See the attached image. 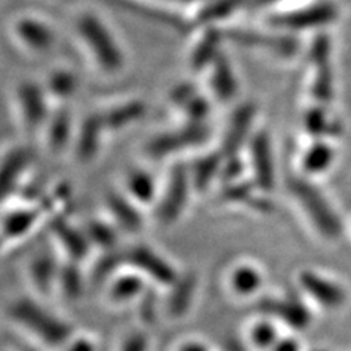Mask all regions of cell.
Segmentation results:
<instances>
[{
	"label": "cell",
	"instance_id": "6da1fadb",
	"mask_svg": "<svg viewBox=\"0 0 351 351\" xmlns=\"http://www.w3.org/2000/svg\"><path fill=\"white\" fill-rule=\"evenodd\" d=\"M285 189L306 223L325 241H337L344 234V223L335 205L319 188L316 180L306 178L299 171L287 173L284 178Z\"/></svg>",
	"mask_w": 351,
	"mask_h": 351
},
{
	"label": "cell",
	"instance_id": "7a4b0ae2",
	"mask_svg": "<svg viewBox=\"0 0 351 351\" xmlns=\"http://www.w3.org/2000/svg\"><path fill=\"white\" fill-rule=\"evenodd\" d=\"M75 36L97 72L116 76L125 71L126 51L103 16L91 10L80 14L75 19Z\"/></svg>",
	"mask_w": 351,
	"mask_h": 351
},
{
	"label": "cell",
	"instance_id": "3957f363",
	"mask_svg": "<svg viewBox=\"0 0 351 351\" xmlns=\"http://www.w3.org/2000/svg\"><path fill=\"white\" fill-rule=\"evenodd\" d=\"M8 316L22 331L50 350H63L76 334L72 324L32 298H19L8 307Z\"/></svg>",
	"mask_w": 351,
	"mask_h": 351
},
{
	"label": "cell",
	"instance_id": "277c9868",
	"mask_svg": "<svg viewBox=\"0 0 351 351\" xmlns=\"http://www.w3.org/2000/svg\"><path fill=\"white\" fill-rule=\"evenodd\" d=\"M193 193L188 162L179 160L173 162L166 180L161 184L158 201L154 206V217L161 227L174 226L186 213Z\"/></svg>",
	"mask_w": 351,
	"mask_h": 351
},
{
	"label": "cell",
	"instance_id": "5b68a950",
	"mask_svg": "<svg viewBox=\"0 0 351 351\" xmlns=\"http://www.w3.org/2000/svg\"><path fill=\"white\" fill-rule=\"evenodd\" d=\"M213 136L211 125H197L180 122V125L164 129L152 135L147 145L145 152L151 160L161 161L178 157L182 152L202 151Z\"/></svg>",
	"mask_w": 351,
	"mask_h": 351
},
{
	"label": "cell",
	"instance_id": "8992f818",
	"mask_svg": "<svg viewBox=\"0 0 351 351\" xmlns=\"http://www.w3.org/2000/svg\"><path fill=\"white\" fill-rule=\"evenodd\" d=\"M256 311L280 324L281 328L289 329L291 334L306 331L313 322L312 306L299 291L261 295Z\"/></svg>",
	"mask_w": 351,
	"mask_h": 351
},
{
	"label": "cell",
	"instance_id": "52a82bcc",
	"mask_svg": "<svg viewBox=\"0 0 351 351\" xmlns=\"http://www.w3.org/2000/svg\"><path fill=\"white\" fill-rule=\"evenodd\" d=\"M338 18V8L331 0H317V2L298 6L293 9L276 10L267 16L268 27L276 31L298 34L302 31L319 29L332 24Z\"/></svg>",
	"mask_w": 351,
	"mask_h": 351
},
{
	"label": "cell",
	"instance_id": "ba28073f",
	"mask_svg": "<svg viewBox=\"0 0 351 351\" xmlns=\"http://www.w3.org/2000/svg\"><path fill=\"white\" fill-rule=\"evenodd\" d=\"M295 285L311 306L324 312L341 311L350 298L341 281L313 268L300 269L295 276Z\"/></svg>",
	"mask_w": 351,
	"mask_h": 351
},
{
	"label": "cell",
	"instance_id": "9c48e42d",
	"mask_svg": "<svg viewBox=\"0 0 351 351\" xmlns=\"http://www.w3.org/2000/svg\"><path fill=\"white\" fill-rule=\"evenodd\" d=\"M123 259L126 268L138 271L149 284L164 290H169L182 274L166 255L147 243L123 249Z\"/></svg>",
	"mask_w": 351,
	"mask_h": 351
},
{
	"label": "cell",
	"instance_id": "30bf717a",
	"mask_svg": "<svg viewBox=\"0 0 351 351\" xmlns=\"http://www.w3.org/2000/svg\"><path fill=\"white\" fill-rule=\"evenodd\" d=\"M249 176L256 188L265 195H271L277 188L278 170L276 151L271 134L265 128H258L246 148Z\"/></svg>",
	"mask_w": 351,
	"mask_h": 351
},
{
	"label": "cell",
	"instance_id": "8fae6325",
	"mask_svg": "<svg viewBox=\"0 0 351 351\" xmlns=\"http://www.w3.org/2000/svg\"><path fill=\"white\" fill-rule=\"evenodd\" d=\"M15 104L21 122L28 132L44 130L53 112L46 86L34 81L21 82L15 91Z\"/></svg>",
	"mask_w": 351,
	"mask_h": 351
},
{
	"label": "cell",
	"instance_id": "7c38bea8",
	"mask_svg": "<svg viewBox=\"0 0 351 351\" xmlns=\"http://www.w3.org/2000/svg\"><path fill=\"white\" fill-rule=\"evenodd\" d=\"M258 108L254 103L239 104L230 114L218 148L226 157L245 154L252 136L258 130Z\"/></svg>",
	"mask_w": 351,
	"mask_h": 351
},
{
	"label": "cell",
	"instance_id": "4fadbf2b",
	"mask_svg": "<svg viewBox=\"0 0 351 351\" xmlns=\"http://www.w3.org/2000/svg\"><path fill=\"white\" fill-rule=\"evenodd\" d=\"M58 199L38 201L34 205L10 208L2 217V237L5 245H14L34 232L41 219L47 214H54Z\"/></svg>",
	"mask_w": 351,
	"mask_h": 351
},
{
	"label": "cell",
	"instance_id": "5bb4252c",
	"mask_svg": "<svg viewBox=\"0 0 351 351\" xmlns=\"http://www.w3.org/2000/svg\"><path fill=\"white\" fill-rule=\"evenodd\" d=\"M10 32L18 46L31 54H44L56 44V32L50 22L41 16L24 14L14 19Z\"/></svg>",
	"mask_w": 351,
	"mask_h": 351
},
{
	"label": "cell",
	"instance_id": "9a60e30c",
	"mask_svg": "<svg viewBox=\"0 0 351 351\" xmlns=\"http://www.w3.org/2000/svg\"><path fill=\"white\" fill-rule=\"evenodd\" d=\"M49 223L54 243L62 250L64 259L82 263L93 254L94 247L82 226H75L68 217L59 213H54Z\"/></svg>",
	"mask_w": 351,
	"mask_h": 351
},
{
	"label": "cell",
	"instance_id": "2e32d148",
	"mask_svg": "<svg viewBox=\"0 0 351 351\" xmlns=\"http://www.w3.org/2000/svg\"><path fill=\"white\" fill-rule=\"evenodd\" d=\"M206 81V93L214 101L232 103L240 91V82L232 60L223 51L202 73Z\"/></svg>",
	"mask_w": 351,
	"mask_h": 351
},
{
	"label": "cell",
	"instance_id": "e0dca14e",
	"mask_svg": "<svg viewBox=\"0 0 351 351\" xmlns=\"http://www.w3.org/2000/svg\"><path fill=\"white\" fill-rule=\"evenodd\" d=\"M62 261L50 249H41L29 259L27 276L31 287L41 298H50L54 291H58Z\"/></svg>",
	"mask_w": 351,
	"mask_h": 351
},
{
	"label": "cell",
	"instance_id": "ac0fdd59",
	"mask_svg": "<svg viewBox=\"0 0 351 351\" xmlns=\"http://www.w3.org/2000/svg\"><path fill=\"white\" fill-rule=\"evenodd\" d=\"M337 157L338 152L332 139H311L300 152L295 171L317 180L331 171Z\"/></svg>",
	"mask_w": 351,
	"mask_h": 351
},
{
	"label": "cell",
	"instance_id": "d6986e66",
	"mask_svg": "<svg viewBox=\"0 0 351 351\" xmlns=\"http://www.w3.org/2000/svg\"><path fill=\"white\" fill-rule=\"evenodd\" d=\"M149 285V281L138 271L123 268L106 284V299L114 307L136 304Z\"/></svg>",
	"mask_w": 351,
	"mask_h": 351
},
{
	"label": "cell",
	"instance_id": "ffe728a7",
	"mask_svg": "<svg viewBox=\"0 0 351 351\" xmlns=\"http://www.w3.org/2000/svg\"><path fill=\"white\" fill-rule=\"evenodd\" d=\"M226 156L217 148L202 149L188 162L191 182L195 195H205L215 183H219Z\"/></svg>",
	"mask_w": 351,
	"mask_h": 351
},
{
	"label": "cell",
	"instance_id": "44dd1931",
	"mask_svg": "<svg viewBox=\"0 0 351 351\" xmlns=\"http://www.w3.org/2000/svg\"><path fill=\"white\" fill-rule=\"evenodd\" d=\"M107 134L100 110L86 114L81 123L76 126L75 139H73V151L75 156L81 162L86 164L97 158L100 154L103 138Z\"/></svg>",
	"mask_w": 351,
	"mask_h": 351
},
{
	"label": "cell",
	"instance_id": "7402d4cb",
	"mask_svg": "<svg viewBox=\"0 0 351 351\" xmlns=\"http://www.w3.org/2000/svg\"><path fill=\"white\" fill-rule=\"evenodd\" d=\"M263 287H265V274L254 262H237L227 274V289L236 299H259Z\"/></svg>",
	"mask_w": 351,
	"mask_h": 351
},
{
	"label": "cell",
	"instance_id": "603a6c76",
	"mask_svg": "<svg viewBox=\"0 0 351 351\" xmlns=\"http://www.w3.org/2000/svg\"><path fill=\"white\" fill-rule=\"evenodd\" d=\"M104 206L108 218L117 226L120 232L138 233L144 228V210L136 205L123 191H112L106 195Z\"/></svg>",
	"mask_w": 351,
	"mask_h": 351
},
{
	"label": "cell",
	"instance_id": "cb8c5ba5",
	"mask_svg": "<svg viewBox=\"0 0 351 351\" xmlns=\"http://www.w3.org/2000/svg\"><path fill=\"white\" fill-rule=\"evenodd\" d=\"M199 289V280L193 271L182 272L164 298V311L173 321H180L192 311L196 293Z\"/></svg>",
	"mask_w": 351,
	"mask_h": 351
},
{
	"label": "cell",
	"instance_id": "d4e9b609",
	"mask_svg": "<svg viewBox=\"0 0 351 351\" xmlns=\"http://www.w3.org/2000/svg\"><path fill=\"white\" fill-rule=\"evenodd\" d=\"M123 192L142 210L156 206L161 192V184L156 174L145 167H132L125 176Z\"/></svg>",
	"mask_w": 351,
	"mask_h": 351
},
{
	"label": "cell",
	"instance_id": "484cf974",
	"mask_svg": "<svg viewBox=\"0 0 351 351\" xmlns=\"http://www.w3.org/2000/svg\"><path fill=\"white\" fill-rule=\"evenodd\" d=\"M243 9H247V0H202L193 15L192 27L223 28V24Z\"/></svg>",
	"mask_w": 351,
	"mask_h": 351
},
{
	"label": "cell",
	"instance_id": "4316f807",
	"mask_svg": "<svg viewBox=\"0 0 351 351\" xmlns=\"http://www.w3.org/2000/svg\"><path fill=\"white\" fill-rule=\"evenodd\" d=\"M31 164L29 151L22 147H12L3 154L2 169H0V188L3 199L15 195Z\"/></svg>",
	"mask_w": 351,
	"mask_h": 351
},
{
	"label": "cell",
	"instance_id": "83f0119b",
	"mask_svg": "<svg viewBox=\"0 0 351 351\" xmlns=\"http://www.w3.org/2000/svg\"><path fill=\"white\" fill-rule=\"evenodd\" d=\"M76 126L73 125L72 113L68 106H56L53 108L49 122L44 128L46 144L53 154L63 152L73 144Z\"/></svg>",
	"mask_w": 351,
	"mask_h": 351
},
{
	"label": "cell",
	"instance_id": "f1b7e54d",
	"mask_svg": "<svg viewBox=\"0 0 351 351\" xmlns=\"http://www.w3.org/2000/svg\"><path fill=\"white\" fill-rule=\"evenodd\" d=\"M103 122L108 132H120L130 128L144 119L147 113V104L139 98H130L100 110Z\"/></svg>",
	"mask_w": 351,
	"mask_h": 351
},
{
	"label": "cell",
	"instance_id": "f546056e",
	"mask_svg": "<svg viewBox=\"0 0 351 351\" xmlns=\"http://www.w3.org/2000/svg\"><path fill=\"white\" fill-rule=\"evenodd\" d=\"M303 128L311 139H332L339 135V122L329 114L328 106L312 104L303 114Z\"/></svg>",
	"mask_w": 351,
	"mask_h": 351
},
{
	"label": "cell",
	"instance_id": "4dcf8cb0",
	"mask_svg": "<svg viewBox=\"0 0 351 351\" xmlns=\"http://www.w3.org/2000/svg\"><path fill=\"white\" fill-rule=\"evenodd\" d=\"M282 328L271 317L259 315L246 329V339L254 351H271L282 337Z\"/></svg>",
	"mask_w": 351,
	"mask_h": 351
},
{
	"label": "cell",
	"instance_id": "1f68e13d",
	"mask_svg": "<svg viewBox=\"0 0 351 351\" xmlns=\"http://www.w3.org/2000/svg\"><path fill=\"white\" fill-rule=\"evenodd\" d=\"M311 63L313 66V76L309 86L312 101L317 106H329L335 97V84L331 60Z\"/></svg>",
	"mask_w": 351,
	"mask_h": 351
},
{
	"label": "cell",
	"instance_id": "d6a6232c",
	"mask_svg": "<svg viewBox=\"0 0 351 351\" xmlns=\"http://www.w3.org/2000/svg\"><path fill=\"white\" fill-rule=\"evenodd\" d=\"M82 227L93 247L100 250L101 254L119 249L120 230L110 218H91Z\"/></svg>",
	"mask_w": 351,
	"mask_h": 351
},
{
	"label": "cell",
	"instance_id": "836d02e7",
	"mask_svg": "<svg viewBox=\"0 0 351 351\" xmlns=\"http://www.w3.org/2000/svg\"><path fill=\"white\" fill-rule=\"evenodd\" d=\"M85 277L80 262L63 259L58 280V291L71 302L80 300L85 290Z\"/></svg>",
	"mask_w": 351,
	"mask_h": 351
},
{
	"label": "cell",
	"instance_id": "e575fe53",
	"mask_svg": "<svg viewBox=\"0 0 351 351\" xmlns=\"http://www.w3.org/2000/svg\"><path fill=\"white\" fill-rule=\"evenodd\" d=\"M78 78L69 69L54 71L44 84L50 100L56 101L58 106H68V101L78 91Z\"/></svg>",
	"mask_w": 351,
	"mask_h": 351
},
{
	"label": "cell",
	"instance_id": "d590c367",
	"mask_svg": "<svg viewBox=\"0 0 351 351\" xmlns=\"http://www.w3.org/2000/svg\"><path fill=\"white\" fill-rule=\"evenodd\" d=\"M156 285H149V289L142 295L141 300L136 303V311L141 322L144 325H151L157 321L158 316V293Z\"/></svg>",
	"mask_w": 351,
	"mask_h": 351
},
{
	"label": "cell",
	"instance_id": "8d00e7d4",
	"mask_svg": "<svg viewBox=\"0 0 351 351\" xmlns=\"http://www.w3.org/2000/svg\"><path fill=\"white\" fill-rule=\"evenodd\" d=\"M151 339L144 328L132 329L125 335L117 351H149Z\"/></svg>",
	"mask_w": 351,
	"mask_h": 351
},
{
	"label": "cell",
	"instance_id": "74e56055",
	"mask_svg": "<svg viewBox=\"0 0 351 351\" xmlns=\"http://www.w3.org/2000/svg\"><path fill=\"white\" fill-rule=\"evenodd\" d=\"M62 351H97V344L90 335L75 334Z\"/></svg>",
	"mask_w": 351,
	"mask_h": 351
},
{
	"label": "cell",
	"instance_id": "f35d334b",
	"mask_svg": "<svg viewBox=\"0 0 351 351\" xmlns=\"http://www.w3.org/2000/svg\"><path fill=\"white\" fill-rule=\"evenodd\" d=\"M304 346L299 339L298 334H282L280 341L274 346L271 351H304Z\"/></svg>",
	"mask_w": 351,
	"mask_h": 351
},
{
	"label": "cell",
	"instance_id": "ab89813d",
	"mask_svg": "<svg viewBox=\"0 0 351 351\" xmlns=\"http://www.w3.org/2000/svg\"><path fill=\"white\" fill-rule=\"evenodd\" d=\"M284 2H287V0H247V10L272 14L278 10Z\"/></svg>",
	"mask_w": 351,
	"mask_h": 351
},
{
	"label": "cell",
	"instance_id": "60d3db41",
	"mask_svg": "<svg viewBox=\"0 0 351 351\" xmlns=\"http://www.w3.org/2000/svg\"><path fill=\"white\" fill-rule=\"evenodd\" d=\"M174 351H213V347L202 338H186Z\"/></svg>",
	"mask_w": 351,
	"mask_h": 351
},
{
	"label": "cell",
	"instance_id": "b9f144b4",
	"mask_svg": "<svg viewBox=\"0 0 351 351\" xmlns=\"http://www.w3.org/2000/svg\"><path fill=\"white\" fill-rule=\"evenodd\" d=\"M304 351H329L328 348H322V347H313V348H306Z\"/></svg>",
	"mask_w": 351,
	"mask_h": 351
}]
</instances>
